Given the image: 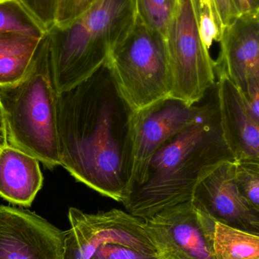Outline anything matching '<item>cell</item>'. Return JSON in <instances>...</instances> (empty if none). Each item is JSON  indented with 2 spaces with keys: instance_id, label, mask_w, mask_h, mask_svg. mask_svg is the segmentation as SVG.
<instances>
[{
  "instance_id": "cell-1",
  "label": "cell",
  "mask_w": 259,
  "mask_h": 259,
  "mask_svg": "<svg viewBox=\"0 0 259 259\" xmlns=\"http://www.w3.org/2000/svg\"><path fill=\"white\" fill-rule=\"evenodd\" d=\"M134 113L106 64L59 94L61 166L78 182L122 202L132 184Z\"/></svg>"
},
{
  "instance_id": "cell-2",
  "label": "cell",
  "mask_w": 259,
  "mask_h": 259,
  "mask_svg": "<svg viewBox=\"0 0 259 259\" xmlns=\"http://www.w3.org/2000/svg\"><path fill=\"white\" fill-rule=\"evenodd\" d=\"M225 161H235L221 128L215 90L196 122L167 140L154 155L144 181L122 203L142 220L191 201L199 181Z\"/></svg>"
},
{
  "instance_id": "cell-3",
  "label": "cell",
  "mask_w": 259,
  "mask_h": 259,
  "mask_svg": "<svg viewBox=\"0 0 259 259\" xmlns=\"http://www.w3.org/2000/svg\"><path fill=\"white\" fill-rule=\"evenodd\" d=\"M58 98L47 33L24 77L0 87V103L8 144L35 157L48 169L61 166Z\"/></svg>"
},
{
  "instance_id": "cell-4",
  "label": "cell",
  "mask_w": 259,
  "mask_h": 259,
  "mask_svg": "<svg viewBox=\"0 0 259 259\" xmlns=\"http://www.w3.org/2000/svg\"><path fill=\"white\" fill-rule=\"evenodd\" d=\"M137 17L135 0H104L70 25L51 27L47 34L59 94L104 65L132 30Z\"/></svg>"
},
{
  "instance_id": "cell-5",
  "label": "cell",
  "mask_w": 259,
  "mask_h": 259,
  "mask_svg": "<svg viewBox=\"0 0 259 259\" xmlns=\"http://www.w3.org/2000/svg\"><path fill=\"white\" fill-rule=\"evenodd\" d=\"M106 64L134 111L170 96V68L164 38L138 16L132 30L114 49Z\"/></svg>"
},
{
  "instance_id": "cell-6",
  "label": "cell",
  "mask_w": 259,
  "mask_h": 259,
  "mask_svg": "<svg viewBox=\"0 0 259 259\" xmlns=\"http://www.w3.org/2000/svg\"><path fill=\"white\" fill-rule=\"evenodd\" d=\"M170 97L196 105L215 86L214 61L199 32V0H176L165 36Z\"/></svg>"
},
{
  "instance_id": "cell-7",
  "label": "cell",
  "mask_w": 259,
  "mask_h": 259,
  "mask_svg": "<svg viewBox=\"0 0 259 259\" xmlns=\"http://www.w3.org/2000/svg\"><path fill=\"white\" fill-rule=\"evenodd\" d=\"M70 228L65 231L63 259H91L108 243L161 256V249L144 220L119 209L87 213L70 208Z\"/></svg>"
},
{
  "instance_id": "cell-8",
  "label": "cell",
  "mask_w": 259,
  "mask_h": 259,
  "mask_svg": "<svg viewBox=\"0 0 259 259\" xmlns=\"http://www.w3.org/2000/svg\"><path fill=\"white\" fill-rule=\"evenodd\" d=\"M205 109V103L200 106L189 105L169 96L135 111L131 190L144 181L148 166L157 151L167 140L196 122Z\"/></svg>"
},
{
  "instance_id": "cell-9",
  "label": "cell",
  "mask_w": 259,
  "mask_h": 259,
  "mask_svg": "<svg viewBox=\"0 0 259 259\" xmlns=\"http://www.w3.org/2000/svg\"><path fill=\"white\" fill-rule=\"evenodd\" d=\"M144 222L162 259H214L216 222L196 209L191 201L165 208Z\"/></svg>"
},
{
  "instance_id": "cell-10",
  "label": "cell",
  "mask_w": 259,
  "mask_h": 259,
  "mask_svg": "<svg viewBox=\"0 0 259 259\" xmlns=\"http://www.w3.org/2000/svg\"><path fill=\"white\" fill-rule=\"evenodd\" d=\"M65 237L36 213L0 205V259H63Z\"/></svg>"
},
{
  "instance_id": "cell-11",
  "label": "cell",
  "mask_w": 259,
  "mask_h": 259,
  "mask_svg": "<svg viewBox=\"0 0 259 259\" xmlns=\"http://www.w3.org/2000/svg\"><path fill=\"white\" fill-rule=\"evenodd\" d=\"M235 161H225L204 177L191 202L214 222L259 235V213L240 194L235 181Z\"/></svg>"
},
{
  "instance_id": "cell-12",
  "label": "cell",
  "mask_w": 259,
  "mask_h": 259,
  "mask_svg": "<svg viewBox=\"0 0 259 259\" xmlns=\"http://www.w3.org/2000/svg\"><path fill=\"white\" fill-rule=\"evenodd\" d=\"M218 77L221 128L228 149L235 161L259 158V120L239 88L225 74Z\"/></svg>"
},
{
  "instance_id": "cell-13",
  "label": "cell",
  "mask_w": 259,
  "mask_h": 259,
  "mask_svg": "<svg viewBox=\"0 0 259 259\" xmlns=\"http://www.w3.org/2000/svg\"><path fill=\"white\" fill-rule=\"evenodd\" d=\"M216 76L225 74L237 88L259 74V16L239 17L224 30Z\"/></svg>"
},
{
  "instance_id": "cell-14",
  "label": "cell",
  "mask_w": 259,
  "mask_h": 259,
  "mask_svg": "<svg viewBox=\"0 0 259 259\" xmlns=\"http://www.w3.org/2000/svg\"><path fill=\"white\" fill-rule=\"evenodd\" d=\"M39 161L6 145L0 149V196L14 205L29 207L42 187Z\"/></svg>"
},
{
  "instance_id": "cell-15",
  "label": "cell",
  "mask_w": 259,
  "mask_h": 259,
  "mask_svg": "<svg viewBox=\"0 0 259 259\" xmlns=\"http://www.w3.org/2000/svg\"><path fill=\"white\" fill-rule=\"evenodd\" d=\"M42 38L21 33L0 34V87L24 77Z\"/></svg>"
},
{
  "instance_id": "cell-16",
  "label": "cell",
  "mask_w": 259,
  "mask_h": 259,
  "mask_svg": "<svg viewBox=\"0 0 259 259\" xmlns=\"http://www.w3.org/2000/svg\"><path fill=\"white\" fill-rule=\"evenodd\" d=\"M214 259H259V235L216 222Z\"/></svg>"
},
{
  "instance_id": "cell-17",
  "label": "cell",
  "mask_w": 259,
  "mask_h": 259,
  "mask_svg": "<svg viewBox=\"0 0 259 259\" xmlns=\"http://www.w3.org/2000/svg\"><path fill=\"white\" fill-rule=\"evenodd\" d=\"M5 33L42 38L47 30L19 0H0V34Z\"/></svg>"
},
{
  "instance_id": "cell-18",
  "label": "cell",
  "mask_w": 259,
  "mask_h": 259,
  "mask_svg": "<svg viewBox=\"0 0 259 259\" xmlns=\"http://www.w3.org/2000/svg\"><path fill=\"white\" fill-rule=\"evenodd\" d=\"M176 0H135L138 18L165 40Z\"/></svg>"
},
{
  "instance_id": "cell-19",
  "label": "cell",
  "mask_w": 259,
  "mask_h": 259,
  "mask_svg": "<svg viewBox=\"0 0 259 259\" xmlns=\"http://www.w3.org/2000/svg\"><path fill=\"white\" fill-rule=\"evenodd\" d=\"M235 181L247 203L259 213V158L235 161Z\"/></svg>"
},
{
  "instance_id": "cell-20",
  "label": "cell",
  "mask_w": 259,
  "mask_h": 259,
  "mask_svg": "<svg viewBox=\"0 0 259 259\" xmlns=\"http://www.w3.org/2000/svg\"><path fill=\"white\" fill-rule=\"evenodd\" d=\"M91 259H162L155 254L142 252L124 245L108 243L102 245Z\"/></svg>"
},
{
  "instance_id": "cell-21",
  "label": "cell",
  "mask_w": 259,
  "mask_h": 259,
  "mask_svg": "<svg viewBox=\"0 0 259 259\" xmlns=\"http://www.w3.org/2000/svg\"><path fill=\"white\" fill-rule=\"evenodd\" d=\"M48 31L55 24L57 0H19Z\"/></svg>"
},
{
  "instance_id": "cell-22",
  "label": "cell",
  "mask_w": 259,
  "mask_h": 259,
  "mask_svg": "<svg viewBox=\"0 0 259 259\" xmlns=\"http://www.w3.org/2000/svg\"><path fill=\"white\" fill-rule=\"evenodd\" d=\"M87 0H57L54 26L66 27L86 13Z\"/></svg>"
},
{
  "instance_id": "cell-23",
  "label": "cell",
  "mask_w": 259,
  "mask_h": 259,
  "mask_svg": "<svg viewBox=\"0 0 259 259\" xmlns=\"http://www.w3.org/2000/svg\"><path fill=\"white\" fill-rule=\"evenodd\" d=\"M212 3L222 38L224 30L231 25L238 16L233 0H212Z\"/></svg>"
},
{
  "instance_id": "cell-24",
  "label": "cell",
  "mask_w": 259,
  "mask_h": 259,
  "mask_svg": "<svg viewBox=\"0 0 259 259\" xmlns=\"http://www.w3.org/2000/svg\"><path fill=\"white\" fill-rule=\"evenodd\" d=\"M238 88L251 110L259 120V74L248 77L244 83Z\"/></svg>"
},
{
  "instance_id": "cell-25",
  "label": "cell",
  "mask_w": 259,
  "mask_h": 259,
  "mask_svg": "<svg viewBox=\"0 0 259 259\" xmlns=\"http://www.w3.org/2000/svg\"><path fill=\"white\" fill-rule=\"evenodd\" d=\"M239 17L259 16V0H233Z\"/></svg>"
},
{
  "instance_id": "cell-26",
  "label": "cell",
  "mask_w": 259,
  "mask_h": 259,
  "mask_svg": "<svg viewBox=\"0 0 259 259\" xmlns=\"http://www.w3.org/2000/svg\"><path fill=\"white\" fill-rule=\"evenodd\" d=\"M8 145L7 137H6V127H5L4 116L3 109L0 103V149Z\"/></svg>"
},
{
  "instance_id": "cell-27",
  "label": "cell",
  "mask_w": 259,
  "mask_h": 259,
  "mask_svg": "<svg viewBox=\"0 0 259 259\" xmlns=\"http://www.w3.org/2000/svg\"><path fill=\"white\" fill-rule=\"evenodd\" d=\"M199 5L200 12H208V13L211 14L215 18L216 22H217L215 12H214V7H213L212 0H199ZM218 27H219V25H218Z\"/></svg>"
},
{
  "instance_id": "cell-28",
  "label": "cell",
  "mask_w": 259,
  "mask_h": 259,
  "mask_svg": "<svg viewBox=\"0 0 259 259\" xmlns=\"http://www.w3.org/2000/svg\"><path fill=\"white\" fill-rule=\"evenodd\" d=\"M103 1L104 0H87L86 13L89 12L90 10H91V9H94L96 6L100 5Z\"/></svg>"
}]
</instances>
